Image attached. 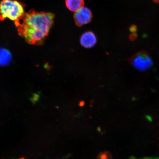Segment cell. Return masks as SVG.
Returning <instances> with one entry per match:
<instances>
[{"mask_svg":"<svg viewBox=\"0 0 159 159\" xmlns=\"http://www.w3.org/2000/svg\"><path fill=\"white\" fill-rule=\"evenodd\" d=\"M53 14L31 10L15 25L19 35L30 44H42L54 21Z\"/></svg>","mask_w":159,"mask_h":159,"instance_id":"obj_1","label":"cell"},{"mask_svg":"<svg viewBox=\"0 0 159 159\" xmlns=\"http://www.w3.org/2000/svg\"><path fill=\"white\" fill-rule=\"evenodd\" d=\"M25 6L16 0H2L0 2V21L8 19L15 25L23 18L25 14Z\"/></svg>","mask_w":159,"mask_h":159,"instance_id":"obj_2","label":"cell"},{"mask_svg":"<svg viewBox=\"0 0 159 159\" xmlns=\"http://www.w3.org/2000/svg\"><path fill=\"white\" fill-rule=\"evenodd\" d=\"M129 61L133 67L139 71H146L152 65L150 56L144 51H140L131 57Z\"/></svg>","mask_w":159,"mask_h":159,"instance_id":"obj_3","label":"cell"},{"mask_svg":"<svg viewBox=\"0 0 159 159\" xmlns=\"http://www.w3.org/2000/svg\"><path fill=\"white\" fill-rule=\"evenodd\" d=\"M92 18V12L88 8L84 7L75 12L74 15L75 23L79 27L90 23Z\"/></svg>","mask_w":159,"mask_h":159,"instance_id":"obj_4","label":"cell"},{"mask_svg":"<svg viewBox=\"0 0 159 159\" xmlns=\"http://www.w3.org/2000/svg\"><path fill=\"white\" fill-rule=\"evenodd\" d=\"M80 41L81 44L83 47L89 48L96 44L97 39L94 33L91 31H87L83 34Z\"/></svg>","mask_w":159,"mask_h":159,"instance_id":"obj_5","label":"cell"},{"mask_svg":"<svg viewBox=\"0 0 159 159\" xmlns=\"http://www.w3.org/2000/svg\"><path fill=\"white\" fill-rule=\"evenodd\" d=\"M66 5L71 11L76 12L84 7V0H66Z\"/></svg>","mask_w":159,"mask_h":159,"instance_id":"obj_6","label":"cell"},{"mask_svg":"<svg viewBox=\"0 0 159 159\" xmlns=\"http://www.w3.org/2000/svg\"><path fill=\"white\" fill-rule=\"evenodd\" d=\"M11 56L9 51L4 48H0V65L6 66L9 64Z\"/></svg>","mask_w":159,"mask_h":159,"instance_id":"obj_7","label":"cell"},{"mask_svg":"<svg viewBox=\"0 0 159 159\" xmlns=\"http://www.w3.org/2000/svg\"><path fill=\"white\" fill-rule=\"evenodd\" d=\"M110 152H101L97 157V159H111L112 157Z\"/></svg>","mask_w":159,"mask_h":159,"instance_id":"obj_8","label":"cell"},{"mask_svg":"<svg viewBox=\"0 0 159 159\" xmlns=\"http://www.w3.org/2000/svg\"><path fill=\"white\" fill-rule=\"evenodd\" d=\"M130 30H132V31H136V27L134 25H133L131 27Z\"/></svg>","mask_w":159,"mask_h":159,"instance_id":"obj_9","label":"cell"},{"mask_svg":"<svg viewBox=\"0 0 159 159\" xmlns=\"http://www.w3.org/2000/svg\"><path fill=\"white\" fill-rule=\"evenodd\" d=\"M155 3H159V0H153Z\"/></svg>","mask_w":159,"mask_h":159,"instance_id":"obj_10","label":"cell"},{"mask_svg":"<svg viewBox=\"0 0 159 159\" xmlns=\"http://www.w3.org/2000/svg\"><path fill=\"white\" fill-rule=\"evenodd\" d=\"M19 159H25V158L22 157L20 158Z\"/></svg>","mask_w":159,"mask_h":159,"instance_id":"obj_11","label":"cell"}]
</instances>
